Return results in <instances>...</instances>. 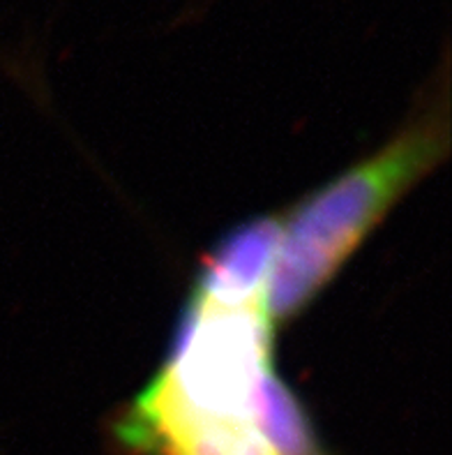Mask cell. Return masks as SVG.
I'll return each instance as SVG.
<instances>
[{"instance_id": "cell-1", "label": "cell", "mask_w": 452, "mask_h": 455, "mask_svg": "<svg viewBox=\"0 0 452 455\" xmlns=\"http://www.w3.org/2000/svg\"><path fill=\"white\" fill-rule=\"evenodd\" d=\"M273 326L257 306L192 299L160 372L114 421L130 455H277L257 419Z\"/></svg>"}, {"instance_id": "cell-2", "label": "cell", "mask_w": 452, "mask_h": 455, "mask_svg": "<svg viewBox=\"0 0 452 455\" xmlns=\"http://www.w3.org/2000/svg\"><path fill=\"white\" fill-rule=\"evenodd\" d=\"M448 153L450 109L443 91L424 100L372 156L344 169L282 215L266 296L273 326L300 317Z\"/></svg>"}, {"instance_id": "cell-3", "label": "cell", "mask_w": 452, "mask_h": 455, "mask_svg": "<svg viewBox=\"0 0 452 455\" xmlns=\"http://www.w3.org/2000/svg\"><path fill=\"white\" fill-rule=\"evenodd\" d=\"M257 419L277 455H335L326 449L300 398L275 368L258 381Z\"/></svg>"}]
</instances>
